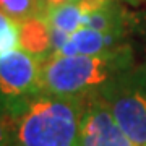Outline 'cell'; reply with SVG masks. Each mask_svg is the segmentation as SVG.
Listing matches in <instances>:
<instances>
[{
	"mask_svg": "<svg viewBox=\"0 0 146 146\" xmlns=\"http://www.w3.org/2000/svg\"><path fill=\"white\" fill-rule=\"evenodd\" d=\"M84 99L41 93L8 106L10 146H78Z\"/></svg>",
	"mask_w": 146,
	"mask_h": 146,
	"instance_id": "6da1fadb",
	"label": "cell"
},
{
	"mask_svg": "<svg viewBox=\"0 0 146 146\" xmlns=\"http://www.w3.org/2000/svg\"><path fill=\"white\" fill-rule=\"evenodd\" d=\"M128 62V49L101 55H50L42 62V91L84 99L123 75Z\"/></svg>",
	"mask_w": 146,
	"mask_h": 146,
	"instance_id": "7a4b0ae2",
	"label": "cell"
},
{
	"mask_svg": "<svg viewBox=\"0 0 146 146\" xmlns=\"http://www.w3.org/2000/svg\"><path fill=\"white\" fill-rule=\"evenodd\" d=\"M115 122L135 146H146V91L120 75L99 93Z\"/></svg>",
	"mask_w": 146,
	"mask_h": 146,
	"instance_id": "3957f363",
	"label": "cell"
},
{
	"mask_svg": "<svg viewBox=\"0 0 146 146\" xmlns=\"http://www.w3.org/2000/svg\"><path fill=\"white\" fill-rule=\"evenodd\" d=\"M42 62L44 58L23 47L11 49L0 57V109L41 93Z\"/></svg>",
	"mask_w": 146,
	"mask_h": 146,
	"instance_id": "277c9868",
	"label": "cell"
},
{
	"mask_svg": "<svg viewBox=\"0 0 146 146\" xmlns=\"http://www.w3.org/2000/svg\"><path fill=\"white\" fill-rule=\"evenodd\" d=\"M78 146H135L99 94L84 98Z\"/></svg>",
	"mask_w": 146,
	"mask_h": 146,
	"instance_id": "5b68a950",
	"label": "cell"
},
{
	"mask_svg": "<svg viewBox=\"0 0 146 146\" xmlns=\"http://www.w3.org/2000/svg\"><path fill=\"white\" fill-rule=\"evenodd\" d=\"M122 34L123 33H101L89 28H80L68 36L67 42L57 52L50 55H101L119 52L127 49L122 46Z\"/></svg>",
	"mask_w": 146,
	"mask_h": 146,
	"instance_id": "8992f818",
	"label": "cell"
},
{
	"mask_svg": "<svg viewBox=\"0 0 146 146\" xmlns=\"http://www.w3.org/2000/svg\"><path fill=\"white\" fill-rule=\"evenodd\" d=\"M20 47H23L28 52L46 58L52 54V36H50V26L41 16L31 18V20L21 23V34H20Z\"/></svg>",
	"mask_w": 146,
	"mask_h": 146,
	"instance_id": "52a82bcc",
	"label": "cell"
},
{
	"mask_svg": "<svg viewBox=\"0 0 146 146\" xmlns=\"http://www.w3.org/2000/svg\"><path fill=\"white\" fill-rule=\"evenodd\" d=\"M0 10L18 23L41 16L46 10L44 0H0Z\"/></svg>",
	"mask_w": 146,
	"mask_h": 146,
	"instance_id": "ba28073f",
	"label": "cell"
},
{
	"mask_svg": "<svg viewBox=\"0 0 146 146\" xmlns=\"http://www.w3.org/2000/svg\"><path fill=\"white\" fill-rule=\"evenodd\" d=\"M21 23L0 10V57L5 52L20 47Z\"/></svg>",
	"mask_w": 146,
	"mask_h": 146,
	"instance_id": "9c48e42d",
	"label": "cell"
},
{
	"mask_svg": "<svg viewBox=\"0 0 146 146\" xmlns=\"http://www.w3.org/2000/svg\"><path fill=\"white\" fill-rule=\"evenodd\" d=\"M10 145H11L10 123H8L5 112L0 109V146H10Z\"/></svg>",
	"mask_w": 146,
	"mask_h": 146,
	"instance_id": "30bf717a",
	"label": "cell"
},
{
	"mask_svg": "<svg viewBox=\"0 0 146 146\" xmlns=\"http://www.w3.org/2000/svg\"><path fill=\"white\" fill-rule=\"evenodd\" d=\"M46 7H52V5H60V3H70V2H80V0H44Z\"/></svg>",
	"mask_w": 146,
	"mask_h": 146,
	"instance_id": "8fae6325",
	"label": "cell"
},
{
	"mask_svg": "<svg viewBox=\"0 0 146 146\" xmlns=\"http://www.w3.org/2000/svg\"><path fill=\"white\" fill-rule=\"evenodd\" d=\"M44 3H46V2H44Z\"/></svg>",
	"mask_w": 146,
	"mask_h": 146,
	"instance_id": "7c38bea8",
	"label": "cell"
}]
</instances>
